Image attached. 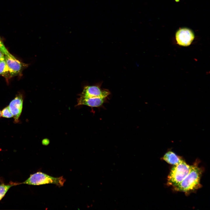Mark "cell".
Returning a JSON list of instances; mask_svg holds the SVG:
<instances>
[{"instance_id": "15", "label": "cell", "mask_w": 210, "mask_h": 210, "mask_svg": "<svg viewBox=\"0 0 210 210\" xmlns=\"http://www.w3.org/2000/svg\"><path fill=\"white\" fill-rule=\"evenodd\" d=\"M49 143V141L47 139H45L43 140L42 141V144L43 145H47Z\"/></svg>"}, {"instance_id": "9", "label": "cell", "mask_w": 210, "mask_h": 210, "mask_svg": "<svg viewBox=\"0 0 210 210\" xmlns=\"http://www.w3.org/2000/svg\"><path fill=\"white\" fill-rule=\"evenodd\" d=\"M163 159L167 163L174 165L179 164L182 160L171 151L167 152L164 155Z\"/></svg>"}, {"instance_id": "5", "label": "cell", "mask_w": 210, "mask_h": 210, "mask_svg": "<svg viewBox=\"0 0 210 210\" xmlns=\"http://www.w3.org/2000/svg\"><path fill=\"white\" fill-rule=\"evenodd\" d=\"M110 94V92L108 90L102 89L98 86H86L84 88L80 97L106 98Z\"/></svg>"}, {"instance_id": "11", "label": "cell", "mask_w": 210, "mask_h": 210, "mask_svg": "<svg viewBox=\"0 0 210 210\" xmlns=\"http://www.w3.org/2000/svg\"><path fill=\"white\" fill-rule=\"evenodd\" d=\"M21 184L20 183H13L8 184L2 183L0 185V201L3 198L8 190L12 186Z\"/></svg>"}, {"instance_id": "16", "label": "cell", "mask_w": 210, "mask_h": 210, "mask_svg": "<svg viewBox=\"0 0 210 210\" xmlns=\"http://www.w3.org/2000/svg\"><path fill=\"white\" fill-rule=\"evenodd\" d=\"M1 116V111H0V118Z\"/></svg>"}, {"instance_id": "12", "label": "cell", "mask_w": 210, "mask_h": 210, "mask_svg": "<svg viewBox=\"0 0 210 210\" xmlns=\"http://www.w3.org/2000/svg\"><path fill=\"white\" fill-rule=\"evenodd\" d=\"M1 116L7 118H10L13 117L8 106L4 108L1 111Z\"/></svg>"}, {"instance_id": "7", "label": "cell", "mask_w": 210, "mask_h": 210, "mask_svg": "<svg viewBox=\"0 0 210 210\" xmlns=\"http://www.w3.org/2000/svg\"><path fill=\"white\" fill-rule=\"evenodd\" d=\"M5 60L11 77L20 74L25 66V65L17 60L14 56L5 55Z\"/></svg>"}, {"instance_id": "13", "label": "cell", "mask_w": 210, "mask_h": 210, "mask_svg": "<svg viewBox=\"0 0 210 210\" xmlns=\"http://www.w3.org/2000/svg\"><path fill=\"white\" fill-rule=\"evenodd\" d=\"M0 51L2 52L5 55L13 56L8 51L4 45L3 42L0 38Z\"/></svg>"}, {"instance_id": "2", "label": "cell", "mask_w": 210, "mask_h": 210, "mask_svg": "<svg viewBox=\"0 0 210 210\" xmlns=\"http://www.w3.org/2000/svg\"><path fill=\"white\" fill-rule=\"evenodd\" d=\"M65 181L63 176L54 177L39 172L30 175L27 179L21 184L32 185L53 184L61 187L63 186Z\"/></svg>"}, {"instance_id": "10", "label": "cell", "mask_w": 210, "mask_h": 210, "mask_svg": "<svg viewBox=\"0 0 210 210\" xmlns=\"http://www.w3.org/2000/svg\"><path fill=\"white\" fill-rule=\"evenodd\" d=\"M0 75L7 78L11 77L5 60L0 61Z\"/></svg>"}, {"instance_id": "8", "label": "cell", "mask_w": 210, "mask_h": 210, "mask_svg": "<svg viewBox=\"0 0 210 210\" xmlns=\"http://www.w3.org/2000/svg\"><path fill=\"white\" fill-rule=\"evenodd\" d=\"M106 98L102 97H80L78 99L77 105H85L91 107H98L103 105L106 100Z\"/></svg>"}, {"instance_id": "3", "label": "cell", "mask_w": 210, "mask_h": 210, "mask_svg": "<svg viewBox=\"0 0 210 210\" xmlns=\"http://www.w3.org/2000/svg\"><path fill=\"white\" fill-rule=\"evenodd\" d=\"M190 166L183 160L172 168L168 177L169 184L175 187L181 182L190 172Z\"/></svg>"}, {"instance_id": "1", "label": "cell", "mask_w": 210, "mask_h": 210, "mask_svg": "<svg viewBox=\"0 0 210 210\" xmlns=\"http://www.w3.org/2000/svg\"><path fill=\"white\" fill-rule=\"evenodd\" d=\"M201 174L202 171L197 166H190L189 172L181 182L174 187L175 189L187 192L197 189L201 186Z\"/></svg>"}, {"instance_id": "6", "label": "cell", "mask_w": 210, "mask_h": 210, "mask_svg": "<svg viewBox=\"0 0 210 210\" xmlns=\"http://www.w3.org/2000/svg\"><path fill=\"white\" fill-rule=\"evenodd\" d=\"M23 101L22 95L19 94L11 101L8 106L15 123H17L19 121V119L22 111Z\"/></svg>"}, {"instance_id": "4", "label": "cell", "mask_w": 210, "mask_h": 210, "mask_svg": "<svg viewBox=\"0 0 210 210\" xmlns=\"http://www.w3.org/2000/svg\"><path fill=\"white\" fill-rule=\"evenodd\" d=\"M176 38L178 44L186 46L190 45L194 38L193 32L187 28H182L178 30L176 34Z\"/></svg>"}, {"instance_id": "14", "label": "cell", "mask_w": 210, "mask_h": 210, "mask_svg": "<svg viewBox=\"0 0 210 210\" xmlns=\"http://www.w3.org/2000/svg\"><path fill=\"white\" fill-rule=\"evenodd\" d=\"M5 60V55L0 51V61Z\"/></svg>"}]
</instances>
